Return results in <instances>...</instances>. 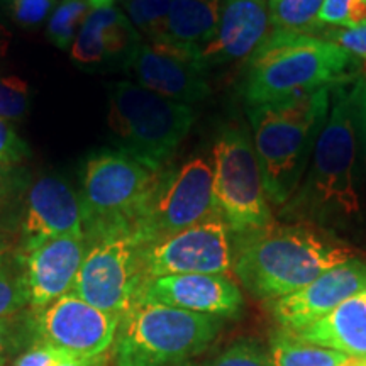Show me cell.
I'll return each mask as SVG.
<instances>
[{"instance_id":"cell-16","label":"cell","mask_w":366,"mask_h":366,"mask_svg":"<svg viewBox=\"0 0 366 366\" xmlns=\"http://www.w3.org/2000/svg\"><path fill=\"white\" fill-rule=\"evenodd\" d=\"M61 236H85L80 197L63 178L39 177L27 194L21 226V251Z\"/></svg>"},{"instance_id":"cell-1","label":"cell","mask_w":366,"mask_h":366,"mask_svg":"<svg viewBox=\"0 0 366 366\" xmlns=\"http://www.w3.org/2000/svg\"><path fill=\"white\" fill-rule=\"evenodd\" d=\"M358 139L351 97L342 85L331 92V111L315 143L300 187L283 216L320 224H351L361 217Z\"/></svg>"},{"instance_id":"cell-7","label":"cell","mask_w":366,"mask_h":366,"mask_svg":"<svg viewBox=\"0 0 366 366\" xmlns=\"http://www.w3.org/2000/svg\"><path fill=\"white\" fill-rule=\"evenodd\" d=\"M217 212L214 172L207 159L194 158L159 170L136 212L129 231L141 248L170 237Z\"/></svg>"},{"instance_id":"cell-41","label":"cell","mask_w":366,"mask_h":366,"mask_svg":"<svg viewBox=\"0 0 366 366\" xmlns=\"http://www.w3.org/2000/svg\"><path fill=\"white\" fill-rule=\"evenodd\" d=\"M346 366H356V365H355V358H351L350 361H347Z\"/></svg>"},{"instance_id":"cell-5","label":"cell","mask_w":366,"mask_h":366,"mask_svg":"<svg viewBox=\"0 0 366 366\" xmlns=\"http://www.w3.org/2000/svg\"><path fill=\"white\" fill-rule=\"evenodd\" d=\"M222 319L134 302L119 320L114 366H180L216 341Z\"/></svg>"},{"instance_id":"cell-35","label":"cell","mask_w":366,"mask_h":366,"mask_svg":"<svg viewBox=\"0 0 366 366\" xmlns=\"http://www.w3.org/2000/svg\"><path fill=\"white\" fill-rule=\"evenodd\" d=\"M14 342H16V329H14L12 317L0 320V366H6L12 353Z\"/></svg>"},{"instance_id":"cell-29","label":"cell","mask_w":366,"mask_h":366,"mask_svg":"<svg viewBox=\"0 0 366 366\" xmlns=\"http://www.w3.org/2000/svg\"><path fill=\"white\" fill-rule=\"evenodd\" d=\"M26 304L27 294L22 272L17 273L16 269H12L2 256L0 258V320L11 319Z\"/></svg>"},{"instance_id":"cell-26","label":"cell","mask_w":366,"mask_h":366,"mask_svg":"<svg viewBox=\"0 0 366 366\" xmlns=\"http://www.w3.org/2000/svg\"><path fill=\"white\" fill-rule=\"evenodd\" d=\"M180 366H272L268 350L253 340L237 341L212 358L200 361H187Z\"/></svg>"},{"instance_id":"cell-17","label":"cell","mask_w":366,"mask_h":366,"mask_svg":"<svg viewBox=\"0 0 366 366\" xmlns=\"http://www.w3.org/2000/svg\"><path fill=\"white\" fill-rule=\"evenodd\" d=\"M85 253V236L54 237L22 253L27 305L34 312L71 292Z\"/></svg>"},{"instance_id":"cell-12","label":"cell","mask_w":366,"mask_h":366,"mask_svg":"<svg viewBox=\"0 0 366 366\" xmlns=\"http://www.w3.org/2000/svg\"><path fill=\"white\" fill-rule=\"evenodd\" d=\"M121 317L89 304L73 292L34 312L41 342L56 346L76 358H102L111 350Z\"/></svg>"},{"instance_id":"cell-20","label":"cell","mask_w":366,"mask_h":366,"mask_svg":"<svg viewBox=\"0 0 366 366\" xmlns=\"http://www.w3.org/2000/svg\"><path fill=\"white\" fill-rule=\"evenodd\" d=\"M297 340L327 347L350 358H366V299L351 297L307 326L285 331Z\"/></svg>"},{"instance_id":"cell-19","label":"cell","mask_w":366,"mask_h":366,"mask_svg":"<svg viewBox=\"0 0 366 366\" xmlns=\"http://www.w3.org/2000/svg\"><path fill=\"white\" fill-rule=\"evenodd\" d=\"M143 41L129 17L116 6L97 7L81 24L70 54L76 65L86 70H124L127 59Z\"/></svg>"},{"instance_id":"cell-33","label":"cell","mask_w":366,"mask_h":366,"mask_svg":"<svg viewBox=\"0 0 366 366\" xmlns=\"http://www.w3.org/2000/svg\"><path fill=\"white\" fill-rule=\"evenodd\" d=\"M31 154L29 146L17 134L9 121L0 117V163H19Z\"/></svg>"},{"instance_id":"cell-38","label":"cell","mask_w":366,"mask_h":366,"mask_svg":"<svg viewBox=\"0 0 366 366\" xmlns=\"http://www.w3.org/2000/svg\"><path fill=\"white\" fill-rule=\"evenodd\" d=\"M66 366H105V365H104L102 358H92V360L75 358L73 361H70Z\"/></svg>"},{"instance_id":"cell-27","label":"cell","mask_w":366,"mask_h":366,"mask_svg":"<svg viewBox=\"0 0 366 366\" xmlns=\"http://www.w3.org/2000/svg\"><path fill=\"white\" fill-rule=\"evenodd\" d=\"M319 27L353 29L366 24V0H324L317 16Z\"/></svg>"},{"instance_id":"cell-9","label":"cell","mask_w":366,"mask_h":366,"mask_svg":"<svg viewBox=\"0 0 366 366\" xmlns=\"http://www.w3.org/2000/svg\"><path fill=\"white\" fill-rule=\"evenodd\" d=\"M157 173L119 149L94 154L86 162L80 194L85 239L129 231L132 214L144 200Z\"/></svg>"},{"instance_id":"cell-13","label":"cell","mask_w":366,"mask_h":366,"mask_svg":"<svg viewBox=\"0 0 366 366\" xmlns=\"http://www.w3.org/2000/svg\"><path fill=\"white\" fill-rule=\"evenodd\" d=\"M124 70L134 84L175 102L189 105L210 95L205 70L197 61V48L143 41Z\"/></svg>"},{"instance_id":"cell-24","label":"cell","mask_w":366,"mask_h":366,"mask_svg":"<svg viewBox=\"0 0 366 366\" xmlns=\"http://www.w3.org/2000/svg\"><path fill=\"white\" fill-rule=\"evenodd\" d=\"M324 0H268L269 24L277 31L312 34Z\"/></svg>"},{"instance_id":"cell-43","label":"cell","mask_w":366,"mask_h":366,"mask_svg":"<svg viewBox=\"0 0 366 366\" xmlns=\"http://www.w3.org/2000/svg\"><path fill=\"white\" fill-rule=\"evenodd\" d=\"M363 295H365V299H366V290H365V292H363Z\"/></svg>"},{"instance_id":"cell-28","label":"cell","mask_w":366,"mask_h":366,"mask_svg":"<svg viewBox=\"0 0 366 366\" xmlns=\"http://www.w3.org/2000/svg\"><path fill=\"white\" fill-rule=\"evenodd\" d=\"M29 109V84L16 75H0V117L6 121H19Z\"/></svg>"},{"instance_id":"cell-39","label":"cell","mask_w":366,"mask_h":366,"mask_svg":"<svg viewBox=\"0 0 366 366\" xmlns=\"http://www.w3.org/2000/svg\"><path fill=\"white\" fill-rule=\"evenodd\" d=\"M356 366H366V358H355Z\"/></svg>"},{"instance_id":"cell-21","label":"cell","mask_w":366,"mask_h":366,"mask_svg":"<svg viewBox=\"0 0 366 366\" xmlns=\"http://www.w3.org/2000/svg\"><path fill=\"white\" fill-rule=\"evenodd\" d=\"M222 0H172L162 43L199 48L217 33Z\"/></svg>"},{"instance_id":"cell-40","label":"cell","mask_w":366,"mask_h":366,"mask_svg":"<svg viewBox=\"0 0 366 366\" xmlns=\"http://www.w3.org/2000/svg\"><path fill=\"white\" fill-rule=\"evenodd\" d=\"M4 248H6V242H4L2 236H0V258H2V254H4Z\"/></svg>"},{"instance_id":"cell-14","label":"cell","mask_w":366,"mask_h":366,"mask_svg":"<svg viewBox=\"0 0 366 366\" xmlns=\"http://www.w3.org/2000/svg\"><path fill=\"white\" fill-rule=\"evenodd\" d=\"M134 302H153L189 312L229 319L242 310V292L227 274H167L141 283Z\"/></svg>"},{"instance_id":"cell-6","label":"cell","mask_w":366,"mask_h":366,"mask_svg":"<svg viewBox=\"0 0 366 366\" xmlns=\"http://www.w3.org/2000/svg\"><path fill=\"white\" fill-rule=\"evenodd\" d=\"M195 122V111L187 104L164 99L134 81L109 86L107 124L119 146L148 167L163 170Z\"/></svg>"},{"instance_id":"cell-32","label":"cell","mask_w":366,"mask_h":366,"mask_svg":"<svg viewBox=\"0 0 366 366\" xmlns=\"http://www.w3.org/2000/svg\"><path fill=\"white\" fill-rule=\"evenodd\" d=\"M324 39L340 46L351 58L366 63V24L353 29H327L324 31Z\"/></svg>"},{"instance_id":"cell-25","label":"cell","mask_w":366,"mask_h":366,"mask_svg":"<svg viewBox=\"0 0 366 366\" xmlns=\"http://www.w3.org/2000/svg\"><path fill=\"white\" fill-rule=\"evenodd\" d=\"M172 0H129L124 4L127 17L148 43H162L167 33Z\"/></svg>"},{"instance_id":"cell-18","label":"cell","mask_w":366,"mask_h":366,"mask_svg":"<svg viewBox=\"0 0 366 366\" xmlns=\"http://www.w3.org/2000/svg\"><path fill=\"white\" fill-rule=\"evenodd\" d=\"M268 0H224L217 33L197 48L202 70L249 59L269 34Z\"/></svg>"},{"instance_id":"cell-22","label":"cell","mask_w":366,"mask_h":366,"mask_svg":"<svg viewBox=\"0 0 366 366\" xmlns=\"http://www.w3.org/2000/svg\"><path fill=\"white\" fill-rule=\"evenodd\" d=\"M268 355L272 366H346L351 360L337 351L297 340L282 329L269 337Z\"/></svg>"},{"instance_id":"cell-30","label":"cell","mask_w":366,"mask_h":366,"mask_svg":"<svg viewBox=\"0 0 366 366\" xmlns=\"http://www.w3.org/2000/svg\"><path fill=\"white\" fill-rule=\"evenodd\" d=\"M56 4L58 0H9V9L21 27H36L51 16Z\"/></svg>"},{"instance_id":"cell-34","label":"cell","mask_w":366,"mask_h":366,"mask_svg":"<svg viewBox=\"0 0 366 366\" xmlns=\"http://www.w3.org/2000/svg\"><path fill=\"white\" fill-rule=\"evenodd\" d=\"M350 97L356 127V139H358V149L366 168V75L360 76L353 86V92H350Z\"/></svg>"},{"instance_id":"cell-15","label":"cell","mask_w":366,"mask_h":366,"mask_svg":"<svg viewBox=\"0 0 366 366\" xmlns=\"http://www.w3.org/2000/svg\"><path fill=\"white\" fill-rule=\"evenodd\" d=\"M366 290V263L361 259L337 264L309 285L272 300L269 312L282 331H295L314 322L351 297Z\"/></svg>"},{"instance_id":"cell-8","label":"cell","mask_w":366,"mask_h":366,"mask_svg":"<svg viewBox=\"0 0 366 366\" xmlns=\"http://www.w3.org/2000/svg\"><path fill=\"white\" fill-rule=\"evenodd\" d=\"M214 200L219 216L236 236H248L273 226L272 209L249 132L226 126L212 149Z\"/></svg>"},{"instance_id":"cell-42","label":"cell","mask_w":366,"mask_h":366,"mask_svg":"<svg viewBox=\"0 0 366 366\" xmlns=\"http://www.w3.org/2000/svg\"><path fill=\"white\" fill-rule=\"evenodd\" d=\"M121 2H122V4H126V2H129V0H121Z\"/></svg>"},{"instance_id":"cell-2","label":"cell","mask_w":366,"mask_h":366,"mask_svg":"<svg viewBox=\"0 0 366 366\" xmlns=\"http://www.w3.org/2000/svg\"><path fill=\"white\" fill-rule=\"evenodd\" d=\"M355 258L353 249L309 226H269L236 236L232 273L249 294L277 300Z\"/></svg>"},{"instance_id":"cell-37","label":"cell","mask_w":366,"mask_h":366,"mask_svg":"<svg viewBox=\"0 0 366 366\" xmlns=\"http://www.w3.org/2000/svg\"><path fill=\"white\" fill-rule=\"evenodd\" d=\"M11 43H12L11 31H9L4 24H0V61L6 58L9 48H11Z\"/></svg>"},{"instance_id":"cell-23","label":"cell","mask_w":366,"mask_h":366,"mask_svg":"<svg viewBox=\"0 0 366 366\" xmlns=\"http://www.w3.org/2000/svg\"><path fill=\"white\" fill-rule=\"evenodd\" d=\"M116 0H59L48 21V39L59 49H70L81 24L97 7L114 6Z\"/></svg>"},{"instance_id":"cell-3","label":"cell","mask_w":366,"mask_h":366,"mask_svg":"<svg viewBox=\"0 0 366 366\" xmlns=\"http://www.w3.org/2000/svg\"><path fill=\"white\" fill-rule=\"evenodd\" d=\"M332 89L248 107L253 146L272 204L285 205L304 180L331 111Z\"/></svg>"},{"instance_id":"cell-31","label":"cell","mask_w":366,"mask_h":366,"mask_svg":"<svg viewBox=\"0 0 366 366\" xmlns=\"http://www.w3.org/2000/svg\"><path fill=\"white\" fill-rule=\"evenodd\" d=\"M75 358L76 356H71L56 346L39 341L22 353L11 366H66Z\"/></svg>"},{"instance_id":"cell-4","label":"cell","mask_w":366,"mask_h":366,"mask_svg":"<svg viewBox=\"0 0 366 366\" xmlns=\"http://www.w3.org/2000/svg\"><path fill=\"white\" fill-rule=\"evenodd\" d=\"M351 65L353 58L331 41L274 29L248 59L242 95L253 107L342 85Z\"/></svg>"},{"instance_id":"cell-11","label":"cell","mask_w":366,"mask_h":366,"mask_svg":"<svg viewBox=\"0 0 366 366\" xmlns=\"http://www.w3.org/2000/svg\"><path fill=\"white\" fill-rule=\"evenodd\" d=\"M234 254L236 234L219 214H214L195 226L141 248V278L144 282L167 274H227L232 272Z\"/></svg>"},{"instance_id":"cell-36","label":"cell","mask_w":366,"mask_h":366,"mask_svg":"<svg viewBox=\"0 0 366 366\" xmlns=\"http://www.w3.org/2000/svg\"><path fill=\"white\" fill-rule=\"evenodd\" d=\"M11 175H12V164L0 163V205L4 204L9 194V187H11Z\"/></svg>"},{"instance_id":"cell-10","label":"cell","mask_w":366,"mask_h":366,"mask_svg":"<svg viewBox=\"0 0 366 366\" xmlns=\"http://www.w3.org/2000/svg\"><path fill=\"white\" fill-rule=\"evenodd\" d=\"M139 249L129 231H116L86 241L84 263L71 292L89 304L122 317L139 290Z\"/></svg>"}]
</instances>
